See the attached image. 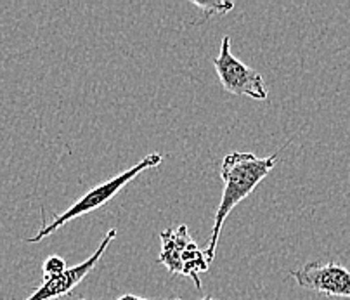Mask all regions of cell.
Wrapping results in <instances>:
<instances>
[{"instance_id": "cell-1", "label": "cell", "mask_w": 350, "mask_h": 300, "mask_svg": "<svg viewBox=\"0 0 350 300\" xmlns=\"http://www.w3.org/2000/svg\"><path fill=\"white\" fill-rule=\"evenodd\" d=\"M278 158H280L278 153L265 156V158H258L254 153L241 151H232L224 156L222 163H220V179L224 182V191L215 212L208 247L205 250L210 264L215 259L220 231H222L228 215L231 214L236 205L241 203L245 198L254 193V189L267 177L272 168L276 167Z\"/></svg>"}, {"instance_id": "cell-9", "label": "cell", "mask_w": 350, "mask_h": 300, "mask_svg": "<svg viewBox=\"0 0 350 300\" xmlns=\"http://www.w3.org/2000/svg\"><path fill=\"white\" fill-rule=\"evenodd\" d=\"M79 300H87V299H79ZM116 300H153V299H142V297L131 295V293H127V295L120 297V299H116ZM163 300H183V299H163Z\"/></svg>"}, {"instance_id": "cell-7", "label": "cell", "mask_w": 350, "mask_h": 300, "mask_svg": "<svg viewBox=\"0 0 350 300\" xmlns=\"http://www.w3.org/2000/svg\"><path fill=\"white\" fill-rule=\"evenodd\" d=\"M200 11H203V14L213 16V14H228L229 11L234 9V2H224V0H219V2H193Z\"/></svg>"}, {"instance_id": "cell-6", "label": "cell", "mask_w": 350, "mask_h": 300, "mask_svg": "<svg viewBox=\"0 0 350 300\" xmlns=\"http://www.w3.org/2000/svg\"><path fill=\"white\" fill-rule=\"evenodd\" d=\"M116 238V229H109L106 233V236L103 238V241L99 243L96 250H94L92 255L89 257L83 262L77 264L75 267H70L63 273V275L57 276H51V278H44V283L28 297L27 300H56L59 297H66L71 295L75 286H79L83 279L87 278L90 271L96 267V264L99 262V259L103 257V253L108 250V247L111 245V241Z\"/></svg>"}, {"instance_id": "cell-8", "label": "cell", "mask_w": 350, "mask_h": 300, "mask_svg": "<svg viewBox=\"0 0 350 300\" xmlns=\"http://www.w3.org/2000/svg\"><path fill=\"white\" fill-rule=\"evenodd\" d=\"M66 262L64 259H61L59 255H51L44 260V266H42V271H44V278H51V276L63 275L66 271Z\"/></svg>"}, {"instance_id": "cell-3", "label": "cell", "mask_w": 350, "mask_h": 300, "mask_svg": "<svg viewBox=\"0 0 350 300\" xmlns=\"http://www.w3.org/2000/svg\"><path fill=\"white\" fill-rule=\"evenodd\" d=\"M161 252L158 262L168 269L170 275H180L191 278L196 288H202L200 275L206 273L210 260L205 250H202L189 236L186 224L179 227H167L161 231Z\"/></svg>"}, {"instance_id": "cell-4", "label": "cell", "mask_w": 350, "mask_h": 300, "mask_svg": "<svg viewBox=\"0 0 350 300\" xmlns=\"http://www.w3.org/2000/svg\"><path fill=\"white\" fill-rule=\"evenodd\" d=\"M220 84L229 94L234 96H246L257 101L267 99L269 92L265 89L264 77L254 68L246 66L231 52V37L222 38L219 56L213 60Z\"/></svg>"}, {"instance_id": "cell-10", "label": "cell", "mask_w": 350, "mask_h": 300, "mask_svg": "<svg viewBox=\"0 0 350 300\" xmlns=\"http://www.w3.org/2000/svg\"><path fill=\"white\" fill-rule=\"evenodd\" d=\"M200 300H215V299H213V297H210V295H206V297H203V299H200Z\"/></svg>"}, {"instance_id": "cell-2", "label": "cell", "mask_w": 350, "mask_h": 300, "mask_svg": "<svg viewBox=\"0 0 350 300\" xmlns=\"http://www.w3.org/2000/svg\"><path fill=\"white\" fill-rule=\"evenodd\" d=\"M161 162H163V156H161L160 153H151V155L144 156L141 162L135 163L134 167H131L129 171L122 172V174L115 175V177L108 179V181H105L103 184L90 189L89 193H85L80 200L75 201V203L71 205V207H68L63 214L56 215L51 223L45 224V226L38 231L37 236L27 238L25 241H27V243H38V241H42L44 238L56 233L59 227H63L64 224L70 223V221L77 219V217H82V215L85 214H90V212L97 210V208H101L103 205H106L109 200H113L125 186L131 184L141 172L148 171V168L158 167Z\"/></svg>"}, {"instance_id": "cell-5", "label": "cell", "mask_w": 350, "mask_h": 300, "mask_svg": "<svg viewBox=\"0 0 350 300\" xmlns=\"http://www.w3.org/2000/svg\"><path fill=\"white\" fill-rule=\"evenodd\" d=\"M298 286L328 297L350 299V271L338 262H309L291 273Z\"/></svg>"}]
</instances>
